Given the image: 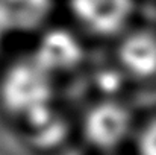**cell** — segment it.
Instances as JSON below:
<instances>
[{
	"mask_svg": "<svg viewBox=\"0 0 156 155\" xmlns=\"http://www.w3.org/2000/svg\"><path fill=\"white\" fill-rule=\"evenodd\" d=\"M56 79L30 55L12 61L0 75V108L20 125L56 106Z\"/></svg>",
	"mask_w": 156,
	"mask_h": 155,
	"instance_id": "6da1fadb",
	"label": "cell"
},
{
	"mask_svg": "<svg viewBox=\"0 0 156 155\" xmlns=\"http://www.w3.org/2000/svg\"><path fill=\"white\" fill-rule=\"evenodd\" d=\"M136 120L132 108L121 99H97L79 119V135L85 146L99 155H111L133 142Z\"/></svg>",
	"mask_w": 156,
	"mask_h": 155,
	"instance_id": "7a4b0ae2",
	"label": "cell"
},
{
	"mask_svg": "<svg viewBox=\"0 0 156 155\" xmlns=\"http://www.w3.org/2000/svg\"><path fill=\"white\" fill-rule=\"evenodd\" d=\"M79 32L100 40L121 37L132 28L136 0H65Z\"/></svg>",
	"mask_w": 156,
	"mask_h": 155,
	"instance_id": "3957f363",
	"label": "cell"
},
{
	"mask_svg": "<svg viewBox=\"0 0 156 155\" xmlns=\"http://www.w3.org/2000/svg\"><path fill=\"white\" fill-rule=\"evenodd\" d=\"M30 56L55 79L82 67L87 49L79 32L64 26H46L38 32Z\"/></svg>",
	"mask_w": 156,
	"mask_h": 155,
	"instance_id": "277c9868",
	"label": "cell"
},
{
	"mask_svg": "<svg viewBox=\"0 0 156 155\" xmlns=\"http://www.w3.org/2000/svg\"><path fill=\"white\" fill-rule=\"evenodd\" d=\"M114 64L129 82H156V29L132 26L118 37Z\"/></svg>",
	"mask_w": 156,
	"mask_h": 155,
	"instance_id": "5b68a950",
	"label": "cell"
},
{
	"mask_svg": "<svg viewBox=\"0 0 156 155\" xmlns=\"http://www.w3.org/2000/svg\"><path fill=\"white\" fill-rule=\"evenodd\" d=\"M55 9V0H0V29L8 35L38 34Z\"/></svg>",
	"mask_w": 156,
	"mask_h": 155,
	"instance_id": "8992f818",
	"label": "cell"
},
{
	"mask_svg": "<svg viewBox=\"0 0 156 155\" xmlns=\"http://www.w3.org/2000/svg\"><path fill=\"white\" fill-rule=\"evenodd\" d=\"M21 128L26 143L34 151L43 154L58 151L65 145L71 134V125L58 106H53L27 120L21 125Z\"/></svg>",
	"mask_w": 156,
	"mask_h": 155,
	"instance_id": "52a82bcc",
	"label": "cell"
},
{
	"mask_svg": "<svg viewBox=\"0 0 156 155\" xmlns=\"http://www.w3.org/2000/svg\"><path fill=\"white\" fill-rule=\"evenodd\" d=\"M93 82L97 93L100 94L99 99H120V93L123 91V88L130 84L124 73L115 64L99 68L94 75Z\"/></svg>",
	"mask_w": 156,
	"mask_h": 155,
	"instance_id": "ba28073f",
	"label": "cell"
},
{
	"mask_svg": "<svg viewBox=\"0 0 156 155\" xmlns=\"http://www.w3.org/2000/svg\"><path fill=\"white\" fill-rule=\"evenodd\" d=\"M132 146L135 155H156V116L138 125Z\"/></svg>",
	"mask_w": 156,
	"mask_h": 155,
	"instance_id": "9c48e42d",
	"label": "cell"
},
{
	"mask_svg": "<svg viewBox=\"0 0 156 155\" xmlns=\"http://www.w3.org/2000/svg\"><path fill=\"white\" fill-rule=\"evenodd\" d=\"M8 37H9V35L0 29V56H2V53H3V49H5V41H6V38H8Z\"/></svg>",
	"mask_w": 156,
	"mask_h": 155,
	"instance_id": "30bf717a",
	"label": "cell"
}]
</instances>
